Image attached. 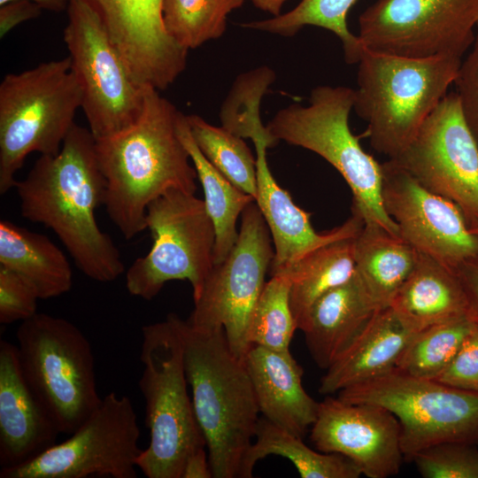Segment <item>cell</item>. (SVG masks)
<instances>
[{
    "mask_svg": "<svg viewBox=\"0 0 478 478\" xmlns=\"http://www.w3.org/2000/svg\"><path fill=\"white\" fill-rule=\"evenodd\" d=\"M14 188L22 216L53 230L87 277L111 282L124 272L120 251L96 220L106 186L89 129L74 124L59 152L41 155Z\"/></svg>",
    "mask_w": 478,
    "mask_h": 478,
    "instance_id": "1",
    "label": "cell"
},
{
    "mask_svg": "<svg viewBox=\"0 0 478 478\" xmlns=\"http://www.w3.org/2000/svg\"><path fill=\"white\" fill-rule=\"evenodd\" d=\"M180 111L146 87L139 118L96 140L106 212L127 240L147 228L148 205L171 189L195 194L197 173L177 127Z\"/></svg>",
    "mask_w": 478,
    "mask_h": 478,
    "instance_id": "2",
    "label": "cell"
},
{
    "mask_svg": "<svg viewBox=\"0 0 478 478\" xmlns=\"http://www.w3.org/2000/svg\"><path fill=\"white\" fill-rule=\"evenodd\" d=\"M184 364L212 477L242 478L260 418L243 359L232 351L222 328L200 331L185 320Z\"/></svg>",
    "mask_w": 478,
    "mask_h": 478,
    "instance_id": "3",
    "label": "cell"
},
{
    "mask_svg": "<svg viewBox=\"0 0 478 478\" xmlns=\"http://www.w3.org/2000/svg\"><path fill=\"white\" fill-rule=\"evenodd\" d=\"M462 58H410L365 49L358 61L353 109L367 123L371 146L400 154L455 82Z\"/></svg>",
    "mask_w": 478,
    "mask_h": 478,
    "instance_id": "4",
    "label": "cell"
},
{
    "mask_svg": "<svg viewBox=\"0 0 478 478\" xmlns=\"http://www.w3.org/2000/svg\"><path fill=\"white\" fill-rule=\"evenodd\" d=\"M184 329L185 320L175 313L142 328L138 385L150 443L137 467L148 478H181L188 457L206 447L187 389Z\"/></svg>",
    "mask_w": 478,
    "mask_h": 478,
    "instance_id": "5",
    "label": "cell"
},
{
    "mask_svg": "<svg viewBox=\"0 0 478 478\" xmlns=\"http://www.w3.org/2000/svg\"><path fill=\"white\" fill-rule=\"evenodd\" d=\"M354 97L349 87L318 86L307 105L291 104L279 110L266 127L276 143L283 141L309 150L334 166L351 189V210L365 224L399 235L382 205V164L363 150L349 126Z\"/></svg>",
    "mask_w": 478,
    "mask_h": 478,
    "instance_id": "6",
    "label": "cell"
},
{
    "mask_svg": "<svg viewBox=\"0 0 478 478\" xmlns=\"http://www.w3.org/2000/svg\"><path fill=\"white\" fill-rule=\"evenodd\" d=\"M82 94L69 57L6 74L0 84V194L32 152L56 155L75 124Z\"/></svg>",
    "mask_w": 478,
    "mask_h": 478,
    "instance_id": "7",
    "label": "cell"
},
{
    "mask_svg": "<svg viewBox=\"0 0 478 478\" xmlns=\"http://www.w3.org/2000/svg\"><path fill=\"white\" fill-rule=\"evenodd\" d=\"M22 374L60 434H73L99 405L92 348L69 320L37 312L16 331Z\"/></svg>",
    "mask_w": 478,
    "mask_h": 478,
    "instance_id": "8",
    "label": "cell"
},
{
    "mask_svg": "<svg viewBox=\"0 0 478 478\" xmlns=\"http://www.w3.org/2000/svg\"><path fill=\"white\" fill-rule=\"evenodd\" d=\"M146 227L152 245L126 273L129 294L151 300L166 282L187 280L196 300L214 265L215 228L204 200L168 190L148 205Z\"/></svg>",
    "mask_w": 478,
    "mask_h": 478,
    "instance_id": "9",
    "label": "cell"
},
{
    "mask_svg": "<svg viewBox=\"0 0 478 478\" xmlns=\"http://www.w3.org/2000/svg\"><path fill=\"white\" fill-rule=\"evenodd\" d=\"M64 41L80 84L89 130L95 139L130 125L143 110L146 87L131 75L98 12L86 0H70Z\"/></svg>",
    "mask_w": 478,
    "mask_h": 478,
    "instance_id": "10",
    "label": "cell"
},
{
    "mask_svg": "<svg viewBox=\"0 0 478 478\" xmlns=\"http://www.w3.org/2000/svg\"><path fill=\"white\" fill-rule=\"evenodd\" d=\"M337 397L381 405L391 412L399 421L401 449L408 459L440 443L478 444V393L393 369L340 390Z\"/></svg>",
    "mask_w": 478,
    "mask_h": 478,
    "instance_id": "11",
    "label": "cell"
},
{
    "mask_svg": "<svg viewBox=\"0 0 478 478\" xmlns=\"http://www.w3.org/2000/svg\"><path fill=\"white\" fill-rule=\"evenodd\" d=\"M268 227L255 201L241 215L237 240L227 256L211 269L187 320L194 329L222 328L232 351L244 358L251 345L247 329L274 258Z\"/></svg>",
    "mask_w": 478,
    "mask_h": 478,
    "instance_id": "12",
    "label": "cell"
},
{
    "mask_svg": "<svg viewBox=\"0 0 478 478\" xmlns=\"http://www.w3.org/2000/svg\"><path fill=\"white\" fill-rule=\"evenodd\" d=\"M60 443L22 465L2 468L0 478H135L140 428L132 401L104 397L85 421Z\"/></svg>",
    "mask_w": 478,
    "mask_h": 478,
    "instance_id": "13",
    "label": "cell"
},
{
    "mask_svg": "<svg viewBox=\"0 0 478 478\" xmlns=\"http://www.w3.org/2000/svg\"><path fill=\"white\" fill-rule=\"evenodd\" d=\"M478 0H376L358 18L363 47L410 58H462L475 39Z\"/></svg>",
    "mask_w": 478,
    "mask_h": 478,
    "instance_id": "14",
    "label": "cell"
},
{
    "mask_svg": "<svg viewBox=\"0 0 478 478\" xmlns=\"http://www.w3.org/2000/svg\"><path fill=\"white\" fill-rule=\"evenodd\" d=\"M389 159L455 204L470 230L478 227V147L456 91L446 94L411 143Z\"/></svg>",
    "mask_w": 478,
    "mask_h": 478,
    "instance_id": "15",
    "label": "cell"
},
{
    "mask_svg": "<svg viewBox=\"0 0 478 478\" xmlns=\"http://www.w3.org/2000/svg\"><path fill=\"white\" fill-rule=\"evenodd\" d=\"M382 171L383 208L405 242L451 269L478 256V235L455 204L422 187L391 159Z\"/></svg>",
    "mask_w": 478,
    "mask_h": 478,
    "instance_id": "16",
    "label": "cell"
},
{
    "mask_svg": "<svg viewBox=\"0 0 478 478\" xmlns=\"http://www.w3.org/2000/svg\"><path fill=\"white\" fill-rule=\"evenodd\" d=\"M310 437L318 451L348 458L366 477L387 478L400 470V424L381 405L327 397L320 402Z\"/></svg>",
    "mask_w": 478,
    "mask_h": 478,
    "instance_id": "17",
    "label": "cell"
},
{
    "mask_svg": "<svg viewBox=\"0 0 478 478\" xmlns=\"http://www.w3.org/2000/svg\"><path fill=\"white\" fill-rule=\"evenodd\" d=\"M100 14L134 80L143 87L167 89L182 73L187 50L167 33L164 0H86Z\"/></svg>",
    "mask_w": 478,
    "mask_h": 478,
    "instance_id": "18",
    "label": "cell"
},
{
    "mask_svg": "<svg viewBox=\"0 0 478 478\" xmlns=\"http://www.w3.org/2000/svg\"><path fill=\"white\" fill-rule=\"evenodd\" d=\"M257 158V197L255 202L268 227L274 245L271 276L287 272L305 255L333 241L357 235L365 222L356 211L341 226L318 233L311 214L299 208L290 195L276 182L269 169L266 150L277 143L268 131L255 135Z\"/></svg>",
    "mask_w": 478,
    "mask_h": 478,
    "instance_id": "19",
    "label": "cell"
},
{
    "mask_svg": "<svg viewBox=\"0 0 478 478\" xmlns=\"http://www.w3.org/2000/svg\"><path fill=\"white\" fill-rule=\"evenodd\" d=\"M60 434L28 386L17 345L0 342V466L9 468L35 459Z\"/></svg>",
    "mask_w": 478,
    "mask_h": 478,
    "instance_id": "20",
    "label": "cell"
},
{
    "mask_svg": "<svg viewBox=\"0 0 478 478\" xmlns=\"http://www.w3.org/2000/svg\"><path fill=\"white\" fill-rule=\"evenodd\" d=\"M243 361L262 417L303 438L317 418L320 402L303 387V368L291 353L251 345Z\"/></svg>",
    "mask_w": 478,
    "mask_h": 478,
    "instance_id": "21",
    "label": "cell"
},
{
    "mask_svg": "<svg viewBox=\"0 0 478 478\" xmlns=\"http://www.w3.org/2000/svg\"><path fill=\"white\" fill-rule=\"evenodd\" d=\"M377 311L356 273L320 297L298 326L317 366L327 370Z\"/></svg>",
    "mask_w": 478,
    "mask_h": 478,
    "instance_id": "22",
    "label": "cell"
},
{
    "mask_svg": "<svg viewBox=\"0 0 478 478\" xmlns=\"http://www.w3.org/2000/svg\"><path fill=\"white\" fill-rule=\"evenodd\" d=\"M415 333L390 306L377 311L358 337L326 370L320 393H338L392 371Z\"/></svg>",
    "mask_w": 478,
    "mask_h": 478,
    "instance_id": "23",
    "label": "cell"
},
{
    "mask_svg": "<svg viewBox=\"0 0 478 478\" xmlns=\"http://www.w3.org/2000/svg\"><path fill=\"white\" fill-rule=\"evenodd\" d=\"M390 307L414 332L470 317L465 292L454 270L420 252Z\"/></svg>",
    "mask_w": 478,
    "mask_h": 478,
    "instance_id": "24",
    "label": "cell"
},
{
    "mask_svg": "<svg viewBox=\"0 0 478 478\" xmlns=\"http://www.w3.org/2000/svg\"><path fill=\"white\" fill-rule=\"evenodd\" d=\"M0 266L27 280L40 299L72 288V268L63 251L48 236L6 220L0 221Z\"/></svg>",
    "mask_w": 478,
    "mask_h": 478,
    "instance_id": "25",
    "label": "cell"
},
{
    "mask_svg": "<svg viewBox=\"0 0 478 478\" xmlns=\"http://www.w3.org/2000/svg\"><path fill=\"white\" fill-rule=\"evenodd\" d=\"M418 254L401 236L364 224L355 238V273L378 311L391 305L413 270Z\"/></svg>",
    "mask_w": 478,
    "mask_h": 478,
    "instance_id": "26",
    "label": "cell"
},
{
    "mask_svg": "<svg viewBox=\"0 0 478 478\" xmlns=\"http://www.w3.org/2000/svg\"><path fill=\"white\" fill-rule=\"evenodd\" d=\"M177 127L203 187L204 202L214 225V264H218L234 247L239 234L237 220L255 198L235 186L206 159L193 140L187 115L182 112L179 114Z\"/></svg>",
    "mask_w": 478,
    "mask_h": 478,
    "instance_id": "27",
    "label": "cell"
},
{
    "mask_svg": "<svg viewBox=\"0 0 478 478\" xmlns=\"http://www.w3.org/2000/svg\"><path fill=\"white\" fill-rule=\"evenodd\" d=\"M270 455L289 460L303 478H358L362 475L360 469L348 458L315 451L307 446L302 437L260 417L243 461L242 478L252 477L256 463Z\"/></svg>",
    "mask_w": 478,
    "mask_h": 478,
    "instance_id": "28",
    "label": "cell"
},
{
    "mask_svg": "<svg viewBox=\"0 0 478 478\" xmlns=\"http://www.w3.org/2000/svg\"><path fill=\"white\" fill-rule=\"evenodd\" d=\"M356 236L338 239L319 247L281 274L290 280L289 303L297 329L320 297L353 276Z\"/></svg>",
    "mask_w": 478,
    "mask_h": 478,
    "instance_id": "29",
    "label": "cell"
},
{
    "mask_svg": "<svg viewBox=\"0 0 478 478\" xmlns=\"http://www.w3.org/2000/svg\"><path fill=\"white\" fill-rule=\"evenodd\" d=\"M356 1L302 0L286 13L242 26L282 36H293L305 26L320 27L331 31L340 39L347 63H358L365 48L347 25L348 12Z\"/></svg>",
    "mask_w": 478,
    "mask_h": 478,
    "instance_id": "30",
    "label": "cell"
},
{
    "mask_svg": "<svg viewBox=\"0 0 478 478\" xmlns=\"http://www.w3.org/2000/svg\"><path fill=\"white\" fill-rule=\"evenodd\" d=\"M190 134L206 159L244 193L257 197V158L243 138L198 115H187Z\"/></svg>",
    "mask_w": 478,
    "mask_h": 478,
    "instance_id": "31",
    "label": "cell"
},
{
    "mask_svg": "<svg viewBox=\"0 0 478 478\" xmlns=\"http://www.w3.org/2000/svg\"><path fill=\"white\" fill-rule=\"evenodd\" d=\"M474 323L471 317H464L416 332L395 369L413 377L436 380L451 362Z\"/></svg>",
    "mask_w": 478,
    "mask_h": 478,
    "instance_id": "32",
    "label": "cell"
},
{
    "mask_svg": "<svg viewBox=\"0 0 478 478\" xmlns=\"http://www.w3.org/2000/svg\"><path fill=\"white\" fill-rule=\"evenodd\" d=\"M243 0H164L162 13L168 35L183 49H196L222 36L227 19Z\"/></svg>",
    "mask_w": 478,
    "mask_h": 478,
    "instance_id": "33",
    "label": "cell"
},
{
    "mask_svg": "<svg viewBox=\"0 0 478 478\" xmlns=\"http://www.w3.org/2000/svg\"><path fill=\"white\" fill-rule=\"evenodd\" d=\"M290 280L285 274L271 276L251 312L247 340L271 351L291 353L289 345L297 329L289 303Z\"/></svg>",
    "mask_w": 478,
    "mask_h": 478,
    "instance_id": "34",
    "label": "cell"
},
{
    "mask_svg": "<svg viewBox=\"0 0 478 478\" xmlns=\"http://www.w3.org/2000/svg\"><path fill=\"white\" fill-rule=\"evenodd\" d=\"M274 81V71L266 66L239 74L221 105V126L243 139L266 131L260 104Z\"/></svg>",
    "mask_w": 478,
    "mask_h": 478,
    "instance_id": "35",
    "label": "cell"
},
{
    "mask_svg": "<svg viewBox=\"0 0 478 478\" xmlns=\"http://www.w3.org/2000/svg\"><path fill=\"white\" fill-rule=\"evenodd\" d=\"M467 442H444L428 447L411 460L424 478H478V448Z\"/></svg>",
    "mask_w": 478,
    "mask_h": 478,
    "instance_id": "36",
    "label": "cell"
},
{
    "mask_svg": "<svg viewBox=\"0 0 478 478\" xmlns=\"http://www.w3.org/2000/svg\"><path fill=\"white\" fill-rule=\"evenodd\" d=\"M39 296L18 273L0 266V323L24 321L37 313Z\"/></svg>",
    "mask_w": 478,
    "mask_h": 478,
    "instance_id": "37",
    "label": "cell"
},
{
    "mask_svg": "<svg viewBox=\"0 0 478 478\" xmlns=\"http://www.w3.org/2000/svg\"><path fill=\"white\" fill-rule=\"evenodd\" d=\"M436 381L478 393V321L475 320L451 362Z\"/></svg>",
    "mask_w": 478,
    "mask_h": 478,
    "instance_id": "38",
    "label": "cell"
},
{
    "mask_svg": "<svg viewBox=\"0 0 478 478\" xmlns=\"http://www.w3.org/2000/svg\"><path fill=\"white\" fill-rule=\"evenodd\" d=\"M454 83L464 119L478 147V33Z\"/></svg>",
    "mask_w": 478,
    "mask_h": 478,
    "instance_id": "39",
    "label": "cell"
},
{
    "mask_svg": "<svg viewBox=\"0 0 478 478\" xmlns=\"http://www.w3.org/2000/svg\"><path fill=\"white\" fill-rule=\"evenodd\" d=\"M42 8L30 0H12L0 5V37H4L20 23L35 19Z\"/></svg>",
    "mask_w": 478,
    "mask_h": 478,
    "instance_id": "40",
    "label": "cell"
},
{
    "mask_svg": "<svg viewBox=\"0 0 478 478\" xmlns=\"http://www.w3.org/2000/svg\"><path fill=\"white\" fill-rule=\"evenodd\" d=\"M453 270L465 292L470 317L478 321V256L462 262Z\"/></svg>",
    "mask_w": 478,
    "mask_h": 478,
    "instance_id": "41",
    "label": "cell"
},
{
    "mask_svg": "<svg viewBox=\"0 0 478 478\" xmlns=\"http://www.w3.org/2000/svg\"><path fill=\"white\" fill-rule=\"evenodd\" d=\"M206 447L193 451L186 459L181 478H212V472Z\"/></svg>",
    "mask_w": 478,
    "mask_h": 478,
    "instance_id": "42",
    "label": "cell"
},
{
    "mask_svg": "<svg viewBox=\"0 0 478 478\" xmlns=\"http://www.w3.org/2000/svg\"><path fill=\"white\" fill-rule=\"evenodd\" d=\"M287 0H251L258 9L268 12L273 16L281 14L283 4Z\"/></svg>",
    "mask_w": 478,
    "mask_h": 478,
    "instance_id": "43",
    "label": "cell"
},
{
    "mask_svg": "<svg viewBox=\"0 0 478 478\" xmlns=\"http://www.w3.org/2000/svg\"><path fill=\"white\" fill-rule=\"evenodd\" d=\"M12 0H0V5ZM37 4L42 9L51 12H62L67 9L70 0H30Z\"/></svg>",
    "mask_w": 478,
    "mask_h": 478,
    "instance_id": "44",
    "label": "cell"
},
{
    "mask_svg": "<svg viewBox=\"0 0 478 478\" xmlns=\"http://www.w3.org/2000/svg\"><path fill=\"white\" fill-rule=\"evenodd\" d=\"M471 231H472L474 234H475V235H478V227L473 228V229H471Z\"/></svg>",
    "mask_w": 478,
    "mask_h": 478,
    "instance_id": "45",
    "label": "cell"
},
{
    "mask_svg": "<svg viewBox=\"0 0 478 478\" xmlns=\"http://www.w3.org/2000/svg\"><path fill=\"white\" fill-rule=\"evenodd\" d=\"M477 27H478V24H477Z\"/></svg>",
    "mask_w": 478,
    "mask_h": 478,
    "instance_id": "46",
    "label": "cell"
}]
</instances>
